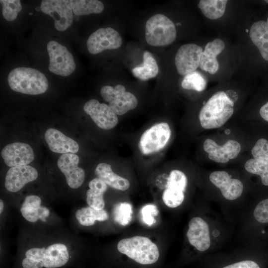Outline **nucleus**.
I'll use <instances>...</instances> for the list:
<instances>
[{
	"mask_svg": "<svg viewBox=\"0 0 268 268\" xmlns=\"http://www.w3.org/2000/svg\"><path fill=\"white\" fill-rule=\"evenodd\" d=\"M233 112V101L225 92H217L208 100L200 112L201 125L207 130L220 128L230 119Z\"/></svg>",
	"mask_w": 268,
	"mask_h": 268,
	"instance_id": "1",
	"label": "nucleus"
},
{
	"mask_svg": "<svg viewBox=\"0 0 268 268\" xmlns=\"http://www.w3.org/2000/svg\"><path fill=\"white\" fill-rule=\"evenodd\" d=\"M69 259L67 246L55 243L45 248H32L27 250L21 265L23 268H59Z\"/></svg>",
	"mask_w": 268,
	"mask_h": 268,
	"instance_id": "2",
	"label": "nucleus"
},
{
	"mask_svg": "<svg viewBox=\"0 0 268 268\" xmlns=\"http://www.w3.org/2000/svg\"><path fill=\"white\" fill-rule=\"evenodd\" d=\"M7 81L13 91L29 95L42 94L48 87L45 75L30 67H18L12 69L8 75Z\"/></svg>",
	"mask_w": 268,
	"mask_h": 268,
	"instance_id": "3",
	"label": "nucleus"
},
{
	"mask_svg": "<svg viewBox=\"0 0 268 268\" xmlns=\"http://www.w3.org/2000/svg\"><path fill=\"white\" fill-rule=\"evenodd\" d=\"M118 250L142 265H150L157 261L159 252L157 245L148 238L135 236L123 239L117 244Z\"/></svg>",
	"mask_w": 268,
	"mask_h": 268,
	"instance_id": "4",
	"label": "nucleus"
},
{
	"mask_svg": "<svg viewBox=\"0 0 268 268\" xmlns=\"http://www.w3.org/2000/svg\"><path fill=\"white\" fill-rule=\"evenodd\" d=\"M176 35L174 23L163 14H155L146 22L145 40L151 46L162 47L170 45L175 41Z\"/></svg>",
	"mask_w": 268,
	"mask_h": 268,
	"instance_id": "5",
	"label": "nucleus"
},
{
	"mask_svg": "<svg viewBox=\"0 0 268 268\" xmlns=\"http://www.w3.org/2000/svg\"><path fill=\"white\" fill-rule=\"evenodd\" d=\"M100 94L103 99L109 103V106L118 115L126 114L134 109L138 102L135 96L131 92L126 91V88L121 84L117 85L115 88L109 85L102 87Z\"/></svg>",
	"mask_w": 268,
	"mask_h": 268,
	"instance_id": "6",
	"label": "nucleus"
},
{
	"mask_svg": "<svg viewBox=\"0 0 268 268\" xmlns=\"http://www.w3.org/2000/svg\"><path fill=\"white\" fill-rule=\"evenodd\" d=\"M47 49L49 56L50 71L67 76L74 71L76 66L73 57L65 46L55 41H51L47 44Z\"/></svg>",
	"mask_w": 268,
	"mask_h": 268,
	"instance_id": "7",
	"label": "nucleus"
},
{
	"mask_svg": "<svg viewBox=\"0 0 268 268\" xmlns=\"http://www.w3.org/2000/svg\"><path fill=\"white\" fill-rule=\"evenodd\" d=\"M169 125L162 122L152 126L141 135L139 147L144 154L157 152L166 145L171 136Z\"/></svg>",
	"mask_w": 268,
	"mask_h": 268,
	"instance_id": "8",
	"label": "nucleus"
},
{
	"mask_svg": "<svg viewBox=\"0 0 268 268\" xmlns=\"http://www.w3.org/2000/svg\"><path fill=\"white\" fill-rule=\"evenodd\" d=\"M40 8L53 18L55 27L58 31L66 30L72 23L73 11L70 0H44L41 1Z\"/></svg>",
	"mask_w": 268,
	"mask_h": 268,
	"instance_id": "9",
	"label": "nucleus"
},
{
	"mask_svg": "<svg viewBox=\"0 0 268 268\" xmlns=\"http://www.w3.org/2000/svg\"><path fill=\"white\" fill-rule=\"evenodd\" d=\"M122 44L119 33L111 27L101 28L90 35L87 41L88 51L97 54L105 50L116 49Z\"/></svg>",
	"mask_w": 268,
	"mask_h": 268,
	"instance_id": "10",
	"label": "nucleus"
},
{
	"mask_svg": "<svg viewBox=\"0 0 268 268\" xmlns=\"http://www.w3.org/2000/svg\"><path fill=\"white\" fill-rule=\"evenodd\" d=\"M202 48L195 44L181 46L175 57V64L178 73L184 75L191 73L200 66Z\"/></svg>",
	"mask_w": 268,
	"mask_h": 268,
	"instance_id": "11",
	"label": "nucleus"
},
{
	"mask_svg": "<svg viewBox=\"0 0 268 268\" xmlns=\"http://www.w3.org/2000/svg\"><path fill=\"white\" fill-rule=\"evenodd\" d=\"M84 112L89 115L95 124L100 128L110 130L114 128L118 122L117 115L109 105L100 103L98 100L91 99L83 106Z\"/></svg>",
	"mask_w": 268,
	"mask_h": 268,
	"instance_id": "12",
	"label": "nucleus"
},
{
	"mask_svg": "<svg viewBox=\"0 0 268 268\" xmlns=\"http://www.w3.org/2000/svg\"><path fill=\"white\" fill-rule=\"evenodd\" d=\"M79 159L74 153L62 154L58 159L57 165L65 175L67 183L72 189H77L83 184L85 178L84 170L78 166Z\"/></svg>",
	"mask_w": 268,
	"mask_h": 268,
	"instance_id": "13",
	"label": "nucleus"
},
{
	"mask_svg": "<svg viewBox=\"0 0 268 268\" xmlns=\"http://www.w3.org/2000/svg\"><path fill=\"white\" fill-rule=\"evenodd\" d=\"M1 155L5 164L13 167L27 165L34 158L32 147L23 142H14L3 147Z\"/></svg>",
	"mask_w": 268,
	"mask_h": 268,
	"instance_id": "14",
	"label": "nucleus"
},
{
	"mask_svg": "<svg viewBox=\"0 0 268 268\" xmlns=\"http://www.w3.org/2000/svg\"><path fill=\"white\" fill-rule=\"evenodd\" d=\"M203 147L204 151L208 153L210 159L223 163L236 158L241 149L240 143L232 139L228 140L221 146L212 139L207 138L204 141Z\"/></svg>",
	"mask_w": 268,
	"mask_h": 268,
	"instance_id": "15",
	"label": "nucleus"
},
{
	"mask_svg": "<svg viewBox=\"0 0 268 268\" xmlns=\"http://www.w3.org/2000/svg\"><path fill=\"white\" fill-rule=\"evenodd\" d=\"M38 175L36 169L29 165L11 167L5 175V188L8 191L16 192L26 184L35 180Z\"/></svg>",
	"mask_w": 268,
	"mask_h": 268,
	"instance_id": "16",
	"label": "nucleus"
},
{
	"mask_svg": "<svg viewBox=\"0 0 268 268\" xmlns=\"http://www.w3.org/2000/svg\"><path fill=\"white\" fill-rule=\"evenodd\" d=\"M209 180L216 187L220 189L222 195L228 200H234L242 194L243 185L242 182L231 178L225 171H216L209 175Z\"/></svg>",
	"mask_w": 268,
	"mask_h": 268,
	"instance_id": "17",
	"label": "nucleus"
},
{
	"mask_svg": "<svg viewBox=\"0 0 268 268\" xmlns=\"http://www.w3.org/2000/svg\"><path fill=\"white\" fill-rule=\"evenodd\" d=\"M187 237L189 243L199 251L204 252L210 247L209 227L200 217H194L190 221Z\"/></svg>",
	"mask_w": 268,
	"mask_h": 268,
	"instance_id": "18",
	"label": "nucleus"
},
{
	"mask_svg": "<svg viewBox=\"0 0 268 268\" xmlns=\"http://www.w3.org/2000/svg\"><path fill=\"white\" fill-rule=\"evenodd\" d=\"M45 138L50 149L59 153H75L79 150L78 144L73 139L55 129L46 131Z\"/></svg>",
	"mask_w": 268,
	"mask_h": 268,
	"instance_id": "19",
	"label": "nucleus"
},
{
	"mask_svg": "<svg viewBox=\"0 0 268 268\" xmlns=\"http://www.w3.org/2000/svg\"><path fill=\"white\" fill-rule=\"evenodd\" d=\"M225 48L224 42L219 38H216L206 45L203 51L200 63V68L210 74H214L219 68V63L216 57Z\"/></svg>",
	"mask_w": 268,
	"mask_h": 268,
	"instance_id": "20",
	"label": "nucleus"
},
{
	"mask_svg": "<svg viewBox=\"0 0 268 268\" xmlns=\"http://www.w3.org/2000/svg\"><path fill=\"white\" fill-rule=\"evenodd\" d=\"M41 200L38 196L26 197L20 208L22 216L30 222H35L39 219L45 221L50 212L47 207L41 206Z\"/></svg>",
	"mask_w": 268,
	"mask_h": 268,
	"instance_id": "21",
	"label": "nucleus"
},
{
	"mask_svg": "<svg viewBox=\"0 0 268 268\" xmlns=\"http://www.w3.org/2000/svg\"><path fill=\"white\" fill-rule=\"evenodd\" d=\"M95 174L97 178L114 189L126 191L130 186L129 180L115 174L108 164L102 162L98 164Z\"/></svg>",
	"mask_w": 268,
	"mask_h": 268,
	"instance_id": "22",
	"label": "nucleus"
},
{
	"mask_svg": "<svg viewBox=\"0 0 268 268\" xmlns=\"http://www.w3.org/2000/svg\"><path fill=\"white\" fill-rule=\"evenodd\" d=\"M249 35L262 57L268 61V25L267 22L259 20L254 23L251 27Z\"/></svg>",
	"mask_w": 268,
	"mask_h": 268,
	"instance_id": "23",
	"label": "nucleus"
},
{
	"mask_svg": "<svg viewBox=\"0 0 268 268\" xmlns=\"http://www.w3.org/2000/svg\"><path fill=\"white\" fill-rule=\"evenodd\" d=\"M89 189L86 192V201L89 206L96 210L104 209L105 201L103 195L107 189V185L98 178L89 183Z\"/></svg>",
	"mask_w": 268,
	"mask_h": 268,
	"instance_id": "24",
	"label": "nucleus"
},
{
	"mask_svg": "<svg viewBox=\"0 0 268 268\" xmlns=\"http://www.w3.org/2000/svg\"><path fill=\"white\" fill-rule=\"evenodd\" d=\"M133 75L136 78L146 80L155 77L158 73V67L152 54L148 51L143 53V63L132 69Z\"/></svg>",
	"mask_w": 268,
	"mask_h": 268,
	"instance_id": "25",
	"label": "nucleus"
},
{
	"mask_svg": "<svg viewBox=\"0 0 268 268\" xmlns=\"http://www.w3.org/2000/svg\"><path fill=\"white\" fill-rule=\"evenodd\" d=\"M75 217L78 222L83 226L93 225L96 220L103 221L109 216L104 209L96 210L90 206L82 207L76 211Z\"/></svg>",
	"mask_w": 268,
	"mask_h": 268,
	"instance_id": "26",
	"label": "nucleus"
},
{
	"mask_svg": "<svg viewBox=\"0 0 268 268\" xmlns=\"http://www.w3.org/2000/svg\"><path fill=\"white\" fill-rule=\"evenodd\" d=\"M227 2V0H201L198 6L207 18L216 19L223 15Z\"/></svg>",
	"mask_w": 268,
	"mask_h": 268,
	"instance_id": "27",
	"label": "nucleus"
},
{
	"mask_svg": "<svg viewBox=\"0 0 268 268\" xmlns=\"http://www.w3.org/2000/svg\"><path fill=\"white\" fill-rule=\"evenodd\" d=\"M70 2L73 13L78 16L99 13L104 8L103 3L97 0H71Z\"/></svg>",
	"mask_w": 268,
	"mask_h": 268,
	"instance_id": "28",
	"label": "nucleus"
},
{
	"mask_svg": "<svg viewBox=\"0 0 268 268\" xmlns=\"http://www.w3.org/2000/svg\"><path fill=\"white\" fill-rule=\"evenodd\" d=\"M184 192L179 186L166 184L162 194L163 201L170 208L176 207L183 202L185 197Z\"/></svg>",
	"mask_w": 268,
	"mask_h": 268,
	"instance_id": "29",
	"label": "nucleus"
},
{
	"mask_svg": "<svg viewBox=\"0 0 268 268\" xmlns=\"http://www.w3.org/2000/svg\"><path fill=\"white\" fill-rule=\"evenodd\" d=\"M181 86L185 89L201 92L206 88V81L201 73L194 71L185 76L182 81Z\"/></svg>",
	"mask_w": 268,
	"mask_h": 268,
	"instance_id": "30",
	"label": "nucleus"
},
{
	"mask_svg": "<svg viewBox=\"0 0 268 268\" xmlns=\"http://www.w3.org/2000/svg\"><path fill=\"white\" fill-rule=\"evenodd\" d=\"M245 168L248 172L259 175L263 185L268 186V164L252 158L247 160L245 164Z\"/></svg>",
	"mask_w": 268,
	"mask_h": 268,
	"instance_id": "31",
	"label": "nucleus"
},
{
	"mask_svg": "<svg viewBox=\"0 0 268 268\" xmlns=\"http://www.w3.org/2000/svg\"><path fill=\"white\" fill-rule=\"evenodd\" d=\"M132 214L131 205L126 202L117 204L113 210L114 220L123 226H126L130 222Z\"/></svg>",
	"mask_w": 268,
	"mask_h": 268,
	"instance_id": "32",
	"label": "nucleus"
},
{
	"mask_svg": "<svg viewBox=\"0 0 268 268\" xmlns=\"http://www.w3.org/2000/svg\"><path fill=\"white\" fill-rule=\"evenodd\" d=\"M2 5V14L7 21H11L17 17L22 9L21 2L19 0H0Z\"/></svg>",
	"mask_w": 268,
	"mask_h": 268,
	"instance_id": "33",
	"label": "nucleus"
},
{
	"mask_svg": "<svg viewBox=\"0 0 268 268\" xmlns=\"http://www.w3.org/2000/svg\"><path fill=\"white\" fill-rule=\"evenodd\" d=\"M251 153L254 158L268 164V140L263 138L258 140Z\"/></svg>",
	"mask_w": 268,
	"mask_h": 268,
	"instance_id": "34",
	"label": "nucleus"
},
{
	"mask_svg": "<svg viewBox=\"0 0 268 268\" xmlns=\"http://www.w3.org/2000/svg\"><path fill=\"white\" fill-rule=\"evenodd\" d=\"M254 216L260 223H268V198L257 205L254 211Z\"/></svg>",
	"mask_w": 268,
	"mask_h": 268,
	"instance_id": "35",
	"label": "nucleus"
},
{
	"mask_svg": "<svg viewBox=\"0 0 268 268\" xmlns=\"http://www.w3.org/2000/svg\"><path fill=\"white\" fill-rule=\"evenodd\" d=\"M158 209L154 204H146L141 209L142 220L145 224L149 226L156 222L154 216L158 214Z\"/></svg>",
	"mask_w": 268,
	"mask_h": 268,
	"instance_id": "36",
	"label": "nucleus"
},
{
	"mask_svg": "<svg viewBox=\"0 0 268 268\" xmlns=\"http://www.w3.org/2000/svg\"><path fill=\"white\" fill-rule=\"evenodd\" d=\"M220 268H262L259 264L251 259H245L233 262L223 266Z\"/></svg>",
	"mask_w": 268,
	"mask_h": 268,
	"instance_id": "37",
	"label": "nucleus"
},
{
	"mask_svg": "<svg viewBox=\"0 0 268 268\" xmlns=\"http://www.w3.org/2000/svg\"><path fill=\"white\" fill-rule=\"evenodd\" d=\"M260 114L264 120L268 122V102L262 106L260 110Z\"/></svg>",
	"mask_w": 268,
	"mask_h": 268,
	"instance_id": "38",
	"label": "nucleus"
},
{
	"mask_svg": "<svg viewBox=\"0 0 268 268\" xmlns=\"http://www.w3.org/2000/svg\"><path fill=\"white\" fill-rule=\"evenodd\" d=\"M4 207V204L3 201L0 200V213L1 214L3 211Z\"/></svg>",
	"mask_w": 268,
	"mask_h": 268,
	"instance_id": "39",
	"label": "nucleus"
},
{
	"mask_svg": "<svg viewBox=\"0 0 268 268\" xmlns=\"http://www.w3.org/2000/svg\"><path fill=\"white\" fill-rule=\"evenodd\" d=\"M266 22H267V24H268V18H267V20Z\"/></svg>",
	"mask_w": 268,
	"mask_h": 268,
	"instance_id": "40",
	"label": "nucleus"
},
{
	"mask_svg": "<svg viewBox=\"0 0 268 268\" xmlns=\"http://www.w3.org/2000/svg\"><path fill=\"white\" fill-rule=\"evenodd\" d=\"M265 1L268 3V0H266Z\"/></svg>",
	"mask_w": 268,
	"mask_h": 268,
	"instance_id": "41",
	"label": "nucleus"
}]
</instances>
